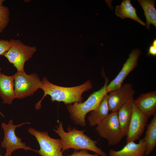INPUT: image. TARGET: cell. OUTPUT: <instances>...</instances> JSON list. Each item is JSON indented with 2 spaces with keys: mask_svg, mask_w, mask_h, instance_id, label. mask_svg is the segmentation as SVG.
<instances>
[{
  "mask_svg": "<svg viewBox=\"0 0 156 156\" xmlns=\"http://www.w3.org/2000/svg\"><path fill=\"white\" fill-rule=\"evenodd\" d=\"M42 81L43 85L41 89L44 92V95L35 105L37 110L40 109L42 100L47 95L50 96L52 102H62L66 105L81 103L83 100L82 96L83 93L92 88V83L90 80L81 85L72 87H64L53 84L46 77H43Z\"/></svg>",
  "mask_w": 156,
  "mask_h": 156,
  "instance_id": "cell-1",
  "label": "cell"
},
{
  "mask_svg": "<svg viewBox=\"0 0 156 156\" xmlns=\"http://www.w3.org/2000/svg\"><path fill=\"white\" fill-rule=\"evenodd\" d=\"M54 132L60 138L62 151L63 152L70 148L75 150H85L93 151L99 156H107V154L98 147L97 140H92L84 133L85 130H77L74 127L72 129L68 128V132L64 131L62 122L59 123Z\"/></svg>",
  "mask_w": 156,
  "mask_h": 156,
  "instance_id": "cell-2",
  "label": "cell"
},
{
  "mask_svg": "<svg viewBox=\"0 0 156 156\" xmlns=\"http://www.w3.org/2000/svg\"><path fill=\"white\" fill-rule=\"evenodd\" d=\"M104 86L99 90L92 93L84 102L66 105V109L70 114L71 119L76 125L84 127L86 125V114L96 109L104 96L108 93L107 87L109 82L108 77H105Z\"/></svg>",
  "mask_w": 156,
  "mask_h": 156,
  "instance_id": "cell-3",
  "label": "cell"
},
{
  "mask_svg": "<svg viewBox=\"0 0 156 156\" xmlns=\"http://www.w3.org/2000/svg\"><path fill=\"white\" fill-rule=\"evenodd\" d=\"M10 41L11 46L3 55L16 68L17 71L25 72V64L32 57L36 47L26 45L19 40L11 39Z\"/></svg>",
  "mask_w": 156,
  "mask_h": 156,
  "instance_id": "cell-4",
  "label": "cell"
},
{
  "mask_svg": "<svg viewBox=\"0 0 156 156\" xmlns=\"http://www.w3.org/2000/svg\"><path fill=\"white\" fill-rule=\"evenodd\" d=\"M16 98L23 99L34 94L43 85L38 75L36 73L29 75L25 72H18L13 75Z\"/></svg>",
  "mask_w": 156,
  "mask_h": 156,
  "instance_id": "cell-5",
  "label": "cell"
},
{
  "mask_svg": "<svg viewBox=\"0 0 156 156\" xmlns=\"http://www.w3.org/2000/svg\"><path fill=\"white\" fill-rule=\"evenodd\" d=\"M100 137L106 139L109 146L119 143L124 137L118 121L117 112H112L95 129Z\"/></svg>",
  "mask_w": 156,
  "mask_h": 156,
  "instance_id": "cell-6",
  "label": "cell"
},
{
  "mask_svg": "<svg viewBox=\"0 0 156 156\" xmlns=\"http://www.w3.org/2000/svg\"><path fill=\"white\" fill-rule=\"evenodd\" d=\"M30 124L29 122H24L17 125L13 124V120H10L8 124L3 122L2 127L4 132V137L1 143V146L6 148L5 156H11L14 151L18 149H23L25 151L31 150L37 152V150L32 149L26 145L25 143L22 142L21 139L17 136L15 130L17 128L19 127L24 125Z\"/></svg>",
  "mask_w": 156,
  "mask_h": 156,
  "instance_id": "cell-7",
  "label": "cell"
},
{
  "mask_svg": "<svg viewBox=\"0 0 156 156\" xmlns=\"http://www.w3.org/2000/svg\"><path fill=\"white\" fill-rule=\"evenodd\" d=\"M28 132L36 138L40 149L37 152L41 156H64L62 151L60 139H54L49 135L46 131H40L33 128H29Z\"/></svg>",
  "mask_w": 156,
  "mask_h": 156,
  "instance_id": "cell-8",
  "label": "cell"
},
{
  "mask_svg": "<svg viewBox=\"0 0 156 156\" xmlns=\"http://www.w3.org/2000/svg\"><path fill=\"white\" fill-rule=\"evenodd\" d=\"M148 118L133 103L131 118L126 135L127 143L139 139L145 130Z\"/></svg>",
  "mask_w": 156,
  "mask_h": 156,
  "instance_id": "cell-9",
  "label": "cell"
},
{
  "mask_svg": "<svg viewBox=\"0 0 156 156\" xmlns=\"http://www.w3.org/2000/svg\"><path fill=\"white\" fill-rule=\"evenodd\" d=\"M133 86L131 83H126L109 92L107 102L111 112H117L129 100L133 97L135 92Z\"/></svg>",
  "mask_w": 156,
  "mask_h": 156,
  "instance_id": "cell-10",
  "label": "cell"
},
{
  "mask_svg": "<svg viewBox=\"0 0 156 156\" xmlns=\"http://www.w3.org/2000/svg\"><path fill=\"white\" fill-rule=\"evenodd\" d=\"M141 54L140 50L138 48L131 51L120 72L115 78L107 85V93L121 86L127 77L138 65V61Z\"/></svg>",
  "mask_w": 156,
  "mask_h": 156,
  "instance_id": "cell-11",
  "label": "cell"
},
{
  "mask_svg": "<svg viewBox=\"0 0 156 156\" xmlns=\"http://www.w3.org/2000/svg\"><path fill=\"white\" fill-rule=\"evenodd\" d=\"M133 103L148 118L156 114V91L141 94Z\"/></svg>",
  "mask_w": 156,
  "mask_h": 156,
  "instance_id": "cell-12",
  "label": "cell"
},
{
  "mask_svg": "<svg viewBox=\"0 0 156 156\" xmlns=\"http://www.w3.org/2000/svg\"><path fill=\"white\" fill-rule=\"evenodd\" d=\"M146 148V144L143 138L140 139L138 143L134 142L127 143L120 150L111 149L109 155V156H144Z\"/></svg>",
  "mask_w": 156,
  "mask_h": 156,
  "instance_id": "cell-13",
  "label": "cell"
},
{
  "mask_svg": "<svg viewBox=\"0 0 156 156\" xmlns=\"http://www.w3.org/2000/svg\"><path fill=\"white\" fill-rule=\"evenodd\" d=\"M0 96L3 103L11 104L15 99L13 75L9 76L0 70Z\"/></svg>",
  "mask_w": 156,
  "mask_h": 156,
  "instance_id": "cell-14",
  "label": "cell"
},
{
  "mask_svg": "<svg viewBox=\"0 0 156 156\" xmlns=\"http://www.w3.org/2000/svg\"><path fill=\"white\" fill-rule=\"evenodd\" d=\"M108 94H107L103 97L97 108L91 112L87 118L89 125L95 127L100 123L109 114V109L107 100Z\"/></svg>",
  "mask_w": 156,
  "mask_h": 156,
  "instance_id": "cell-15",
  "label": "cell"
},
{
  "mask_svg": "<svg viewBox=\"0 0 156 156\" xmlns=\"http://www.w3.org/2000/svg\"><path fill=\"white\" fill-rule=\"evenodd\" d=\"M133 97L129 100L117 112L118 121L124 137L127 135L131 118Z\"/></svg>",
  "mask_w": 156,
  "mask_h": 156,
  "instance_id": "cell-16",
  "label": "cell"
},
{
  "mask_svg": "<svg viewBox=\"0 0 156 156\" xmlns=\"http://www.w3.org/2000/svg\"><path fill=\"white\" fill-rule=\"evenodd\" d=\"M116 7L115 14L122 19L126 18H130L143 25H145V23L138 16L136 10L131 3L130 0H123L120 5L116 6Z\"/></svg>",
  "mask_w": 156,
  "mask_h": 156,
  "instance_id": "cell-17",
  "label": "cell"
},
{
  "mask_svg": "<svg viewBox=\"0 0 156 156\" xmlns=\"http://www.w3.org/2000/svg\"><path fill=\"white\" fill-rule=\"evenodd\" d=\"M144 138L146 144L144 156H147L156 146V114L153 116L150 122L147 125Z\"/></svg>",
  "mask_w": 156,
  "mask_h": 156,
  "instance_id": "cell-18",
  "label": "cell"
},
{
  "mask_svg": "<svg viewBox=\"0 0 156 156\" xmlns=\"http://www.w3.org/2000/svg\"><path fill=\"white\" fill-rule=\"evenodd\" d=\"M142 7L146 18V28L150 29V25H153L156 27V10L155 7V1L152 0H138Z\"/></svg>",
  "mask_w": 156,
  "mask_h": 156,
  "instance_id": "cell-19",
  "label": "cell"
},
{
  "mask_svg": "<svg viewBox=\"0 0 156 156\" xmlns=\"http://www.w3.org/2000/svg\"><path fill=\"white\" fill-rule=\"evenodd\" d=\"M10 19V11L8 7L0 6V34L8 24Z\"/></svg>",
  "mask_w": 156,
  "mask_h": 156,
  "instance_id": "cell-20",
  "label": "cell"
},
{
  "mask_svg": "<svg viewBox=\"0 0 156 156\" xmlns=\"http://www.w3.org/2000/svg\"><path fill=\"white\" fill-rule=\"evenodd\" d=\"M10 46V40L0 39V56L3 55L9 50Z\"/></svg>",
  "mask_w": 156,
  "mask_h": 156,
  "instance_id": "cell-21",
  "label": "cell"
},
{
  "mask_svg": "<svg viewBox=\"0 0 156 156\" xmlns=\"http://www.w3.org/2000/svg\"><path fill=\"white\" fill-rule=\"evenodd\" d=\"M68 156H99L98 154L95 153L90 154L88 151L85 150H81L79 151H75L73 153Z\"/></svg>",
  "mask_w": 156,
  "mask_h": 156,
  "instance_id": "cell-22",
  "label": "cell"
},
{
  "mask_svg": "<svg viewBox=\"0 0 156 156\" xmlns=\"http://www.w3.org/2000/svg\"><path fill=\"white\" fill-rule=\"evenodd\" d=\"M147 55L148 56L151 55L156 56V39H155L149 46Z\"/></svg>",
  "mask_w": 156,
  "mask_h": 156,
  "instance_id": "cell-23",
  "label": "cell"
},
{
  "mask_svg": "<svg viewBox=\"0 0 156 156\" xmlns=\"http://www.w3.org/2000/svg\"><path fill=\"white\" fill-rule=\"evenodd\" d=\"M5 1L4 0H0V6L3 5V3Z\"/></svg>",
  "mask_w": 156,
  "mask_h": 156,
  "instance_id": "cell-24",
  "label": "cell"
},
{
  "mask_svg": "<svg viewBox=\"0 0 156 156\" xmlns=\"http://www.w3.org/2000/svg\"><path fill=\"white\" fill-rule=\"evenodd\" d=\"M0 114L3 117H4V116L3 115V114L1 113V112H0Z\"/></svg>",
  "mask_w": 156,
  "mask_h": 156,
  "instance_id": "cell-25",
  "label": "cell"
},
{
  "mask_svg": "<svg viewBox=\"0 0 156 156\" xmlns=\"http://www.w3.org/2000/svg\"><path fill=\"white\" fill-rule=\"evenodd\" d=\"M0 156H1L0 155Z\"/></svg>",
  "mask_w": 156,
  "mask_h": 156,
  "instance_id": "cell-26",
  "label": "cell"
}]
</instances>
